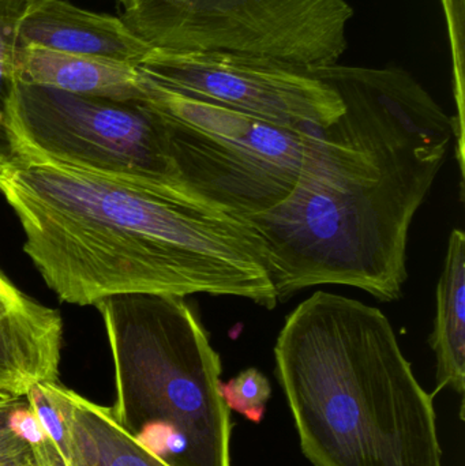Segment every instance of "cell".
Instances as JSON below:
<instances>
[{"label": "cell", "instance_id": "1", "mask_svg": "<svg viewBox=\"0 0 465 466\" xmlns=\"http://www.w3.org/2000/svg\"><path fill=\"white\" fill-rule=\"evenodd\" d=\"M340 96L335 144L318 179L243 226L261 247L278 301L319 285L399 300L407 244L455 137V120L404 68L313 70Z\"/></svg>", "mask_w": 465, "mask_h": 466}, {"label": "cell", "instance_id": "2", "mask_svg": "<svg viewBox=\"0 0 465 466\" xmlns=\"http://www.w3.org/2000/svg\"><path fill=\"white\" fill-rule=\"evenodd\" d=\"M0 194L24 229L25 254L62 303L131 293L278 303L259 241L217 210L22 157L0 167Z\"/></svg>", "mask_w": 465, "mask_h": 466}, {"label": "cell", "instance_id": "3", "mask_svg": "<svg viewBox=\"0 0 465 466\" xmlns=\"http://www.w3.org/2000/svg\"><path fill=\"white\" fill-rule=\"evenodd\" d=\"M275 361L314 466H444L434 397L376 307L317 290L286 318Z\"/></svg>", "mask_w": 465, "mask_h": 466}, {"label": "cell", "instance_id": "4", "mask_svg": "<svg viewBox=\"0 0 465 466\" xmlns=\"http://www.w3.org/2000/svg\"><path fill=\"white\" fill-rule=\"evenodd\" d=\"M115 366V420L168 466H232L221 360L182 296L131 293L96 304Z\"/></svg>", "mask_w": 465, "mask_h": 466}, {"label": "cell", "instance_id": "5", "mask_svg": "<svg viewBox=\"0 0 465 466\" xmlns=\"http://www.w3.org/2000/svg\"><path fill=\"white\" fill-rule=\"evenodd\" d=\"M145 78L144 101L171 120L186 198L243 223L275 209L308 177L321 174L332 147V125L287 127Z\"/></svg>", "mask_w": 465, "mask_h": 466}, {"label": "cell", "instance_id": "6", "mask_svg": "<svg viewBox=\"0 0 465 466\" xmlns=\"http://www.w3.org/2000/svg\"><path fill=\"white\" fill-rule=\"evenodd\" d=\"M5 114L16 158L62 164L188 199L180 188L171 120L147 101L10 81Z\"/></svg>", "mask_w": 465, "mask_h": 466}, {"label": "cell", "instance_id": "7", "mask_svg": "<svg viewBox=\"0 0 465 466\" xmlns=\"http://www.w3.org/2000/svg\"><path fill=\"white\" fill-rule=\"evenodd\" d=\"M120 18L156 48L265 55L306 70L338 65L347 0H136Z\"/></svg>", "mask_w": 465, "mask_h": 466}, {"label": "cell", "instance_id": "8", "mask_svg": "<svg viewBox=\"0 0 465 466\" xmlns=\"http://www.w3.org/2000/svg\"><path fill=\"white\" fill-rule=\"evenodd\" d=\"M138 68L180 95L287 127L327 128L344 112L339 93L313 71L265 55L155 46Z\"/></svg>", "mask_w": 465, "mask_h": 466}, {"label": "cell", "instance_id": "9", "mask_svg": "<svg viewBox=\"0 0 465 466\" xmlns=\"http://www.w3.org/2000/svg\"><path fill=\"white\" fill-rule=\"evenodd\" d=\"M62 315L19 290L0 270V397H25L59 380Z\"/></svg>", "mask_w": 465, "mask_h": 466}, {"label": "cell", "instance_id": "10", "mask_svg": "<svg viewBox=\"0 0 465 466\" xmlns=\"http://www.w3.org/2000/svg\"><path fill=\"white\" fill-rule=\"evenodd\" d=\"M37 46L63 54L100 57L138 67L155 46L120 16L93 13L67 0H27L16 46Z\"/></svg>", "mask_w": 465, "mask_h": 466}, {"label": "cell", "instance_id": "11", "mask_svg": "<svg viewBox=\"0 0 465 466\" xmlns=\"http://www.w3.org/2000/svg\"><path fill=\"white\" fill-rule=\"evenodd\" d=\"M10 81L117 101L147 98V78L136 66L37 46H16Z\"/></svg>", "mask_w": 465, "mask_h": 466}, {"label": "cell", "instance_id": "12", "mask_svg": "<svg viewBox=\"0 0 465 466\" xmlns=\"http://www.w3.org/2000/svg\"><path fill=\"white\" fill-rule=\"evenodd\" d=\"M70 446L66 466H168L139 445L111 410L60 385Z\"/></svg>", "mask_w": 465, "mask_h": 466}, {"label": "cell", "instance_id": "13", "mask_svg": "<svg viewBox=\"0 0 465 466\" xmlns=\"http://www.w3.org/2000/svg\"><path fill=\"white\" fill-rule=\"evenodd\" d=\"M436 318L430 336L436 353L437 386L431 396L450 388L465 391V236L453 229L437 285Z\"/></svg>", "mask_w": 465, "mask_h": 466}, {"label": "cell", "instance_id": "14", "mask_svg": "<svg viewBox=\"0 0 465 466\" xmlns=\"http://www.w3.org/2000/svg\"><path fill=\"white\" fill-rule=\"evenodd\" d=\"M27 0H0V167L15 160L16 153L8 133L5 98L10 85V65L16 48V33Z\"/></svg>", "mask_w": 465, "mask_h": 466}, {"label": "cell", "instance_id": "15", "mask_svg": "<svg viewBox=\"0 0 465 466\" xmlns=\"http://www.w3.org/2000/svg\"><path fill=\"white\" fill-rule=\"evenodd\" d=\"M220 393L229 410L258 424L264 419L272 388L259 370L248 369L228 382L221 383Z\"/></svg>", "mask_w": 465, "mask_h": 466}, {"label": "cell", "instance_id": "16", "mask_svg": "<svg viewBox=\"0 0 465 466\" xmlns=\"http://www.w3.org/2000/svg\"><path fill=\"white\" fill-rule=\"evenodd\" d=\"M442 10L447 16L450 52L453 63V89L458 103V117L455 119V137L459 149H463L464 133V0H441Z\"/></svg>", "mask_w": 465, "mask_h": 466}, {"label": "cell", "instance_id": "17", "mask_svg": "<svg viewBox=\"0 0 465 466\" xmlns=\"http://www.w3.org/2000/svg\"><path fill=\"white\" fill-rule=\"evenodd\" d=\"M25 397H0V466H35L32 448L18 426Z\"/></svg>", "mask_w": 465, "mask_h": 466}, {"label": "cell", "instance_id": "18", "mask_svg": "<svg viewBox=\"0 0 465 466\" xmlns=\"http://www.w3.org/2000/svg\"><path fill=\"white\" fill-rule=\"evenodd\" d=\"M119 2L122 3V5H126V3L136 2V0H119Z\"/></svg>", "mask_w": 465, "mask_h": 466}]
</instances>
